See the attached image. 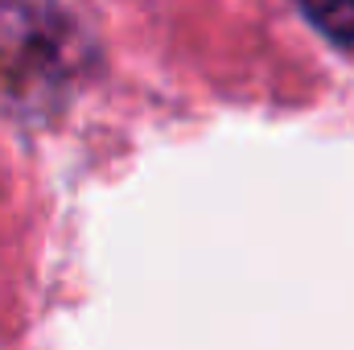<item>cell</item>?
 I'll list each match as a JSON object with an SVG mask.
<instances>
[{
    "label": "cell",
    "mask_w": 354,
    "mask_h": 350,
    "mask_svg": "<svg viewBox=\"0 0 354 350\" xmlns=\"http://www.w3.org/2000/svg\"><path fill=\"white\" fill-rule=\"evenodd\" d=\"M95 62L87 29L58 0H0V116L46 120Z\"/></svg>",
    "instance_id": "6da1fadb"
},
{
    "label": "cell",
    "mask_w": 354,
    "mask_h": 350,
    "mask_svg": "<svg viewBox=\"0 0 354 350\" xmlns=\"http://www.w3.org/2000/svg\"><path fill=\"white\" fill-rule=\"evenodd\" d=\"M301 12L338 46H354V0H297Z\"/></svg>",
    "instance_id": "7a4b0ae2"
}]
</instances>
